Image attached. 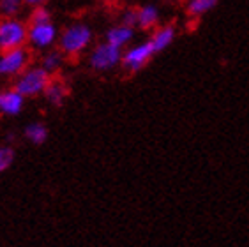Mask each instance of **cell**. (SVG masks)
Returning <instances> with one entry per match:
<instances>
[{"instance_id": "obj_1", "label": "cell", "mask_w": 249, "mask_h": 247, "mask_svg": "<svg viewBox=\"0 0 249 247\" xmlns=\"http://www.w3.org/2000/svg\"><path fill=\"white\" fill-rule=\"evenodd\" d=\"M94 43V30L85 21H72L60 30L57 48L67 58H76L89 52Z\"/></svg>"}, {"instance_id": "obj_2", "label": "cell", "mask_w": 249, "mask_h": 247, "mask_svg": "<svg viewBox=\"0 0 249 247\" xmlns=\"http://www.w3.org/2000/svg\"><path fill=\"white\" fill-rule=\"evenodd\" d=\"M52 78H53L52 74L44 71L39 64H36V66L30 64L19 76L15 78V85L13 87H15L21 95H25L27 99H32V97L43 95L44 88L48 87Z\"/></svg>"}, {"instance_id": "obj_3", "label": "cell", "mask_w": 249, "mask_h": 247, "mask_svg": "<svg viewBox=\"0 0 249 247\" xmlns=\"http://www.w3.org/2000/svg\"><path fill=\"white\" fill-rule=\"evenodd\" d=\"M29 43V23L18 16H0V50L23 48Z\"/></svg>"}, {"instance_id": "obj_4", "label": "cell", "mask_w": 249, "mask_h": 247, "mask_svg": "<svg viewBox=\"0 0 249 247\" xmlns=\"http://www.w3.org/2000/svg\"><path fill=\"white\" fill-rule=\"evenodd\" d=\"M120 60H122V50L106 43V41L92 44L89 55H87V64L96 72L113 71V69L120 67Z\"/></svg>"}, {"instance_id": "obj_5", "label": "cell", "mask_w": 249, "mask_h": 247, "mask_svg": "<svg viewBox=\"0 0 249 247\" xmlns=\"http://www.w3.org/2000/svg\"><path fill=\"white\" fill-rule=\"evenodd\" d=\"M32 64V53L27 46L0 50V80H15Z\"/></svg>"}, {"instance_id": "obj_6", "label": "cell", "mask_w": 249, "mask_h": 247, "mask_svg": "<svg viewBox=\"0 0 249 247\" xmlns=\"http://www.w3.org/2000/svg\"><path fill=\"white\" fill-rule=\"evenodd\" d=\"M154 55H158V53H156V50H154L152 43H150L149 39H145L142 43L129 44L127 48L122 50L120 67L125 72L134 74V72H140L142 69H145V67L149 66L150 60L154 58Z\"/></svg>"}, {"instance_id": "obj_7", "label": "cell", "mask_w": 249, "mask_h": 247, "mask_svg": "<svg viewBox=\"0 0 249 247\" xmlns=\"http://www.w3.org/2000/svg\"><path fill=\"white\" fill-rule=\"evenodd\" d=\"M58 34L60 30L57 25L52 21H43V23H29V46L34 52H46L57 46Z\"/></svg>"}, {"instance_id": "obj_8", "label": "cell", "mask_w": 249, "mask_h": 247, "mask_svg": "<svg viewBox=\"0 0 249 247\" xmlns=\"http://www.w3.org/2000/svg\"><path fill=\"white\" fill-rule=\"evenodd\" d=\"M27 97L21 95L15 87L0 88V115L5 117H16L23 111Z\"/></svg>"}, {"instance_id": "obj_9", "label": "cell", "mask_w": 249, "mask_h": 247, "mask_svg": "<svg viewBox=\"0 0 249 247\" xmlns=\"http://www.w3.org/2000/svg\"><path fill=\"white\" fill-rule=\"evenodd\" d=\"M134 35H136V29L120 21V23H117V25H111L110 29L106 30L105 41L113 44V46L120 48V50H124V48H127L129 44H133Z\"/></svg>"}, {"instance_id": "obj_10", "label": "cell", "mask_w": 249, "mask_h": 247, "mask_svg": "<svg viewBox=\"0 0 249 247\" xmlns=\"http://www.w3.org/2000/svg\"><path fill=\"white\" fill-rule=\"evenodd\" d=\"M177 39V27L172 23H164V25H158L156 29L150 34L149 41L152 43L156 53H161L164 50H168V46H172Z\"/></svg>"}, {"instance_id": "obj_11", "label": "cell", "mask_w": 249, "mask_h": 247, "mask_svg": "<svg viewBox=\"0 0 249 247\" xmlns=\"http://www.w3.org/2000/svg\"><path fill=\"white\" fill-rule=\"evenodd\" d=\"M138 18H136V29L140 30H154L159 25L161 11L156 4H143L136 7Z\"/></svg>"}, {"instance_id": "obj_12", "label": "cell", "mask_w": 249, "mask_h": 247, "mask_svg": "<svg viewBox=\"0 0 249 247\" xmlns=\"http://www.w3.org/2000/svg\"><path fill=\"white\" fill-rule=\"evenodd\" d=\"M43 97L48 101L52 106H62L64 101L69 97V87L64 80L60 78H52L48 87L44 88Z\"/></svg>"}, {"instance_id": "obj_13", "label": "cell", "mask_w": 249, "mask_h": 247, "mask_svg": "<svg viewBox=\"0 0 249 247\" xmlns=\"http://www.w3.org/2000/svg\"><path fill=\"white\" fill-rule=\"evenodd\" d=\"M64 62H66V55L58 48H52V50L43 52V55L39 58V66L43 67L46 72H50L52 76H55L64 67Z\"/></svg>"}, {"instance_id": "obj_14", "label": "cell", "mask_w": 249, "mask_h": 247, "mask_svg": "<svg viewBox=\"0 0 249 247\" xmlns=\"http://www.w3.org/2000/svg\"><path fill=\"white\" fill-rule=\"evenodd\" d=\"M219 4V0H187L186 4V13L189 18H201L207 13H211L212 9H216V5Z\"/></svg>"}, {"instance_id": "obj_15", "label": "cell", "mask_w": 249, "mask_h": 247, "mask_svg": "<svg viewBox=\"0 0 249 247\" xmlns=\"http://www.w3.org/2000/svg\"><path fill=\"white\" fill-rule=\"evenodd\" d=\"M23 134L32 145H43L48 140V127L43 122H32L25 127Z\"/></svg>"}, {"instance_id": "obj_16", "label": "cell", "mask_w": 249, "mask_h": 247, "mask_svg": "<svg viewBox=\"0 0 249 247\" xmlns=\"http://www.w3.org/2000/svg\"><path fill=\"white\" fill-rule=\"evenodd\" d=\"M23 5V0H0V16H18Z\"/></svg>"}, {"instance_id": "obj_17", "label": "cell", "mask_w": 249, "mask_h": 247, "mask_svg": "<svg viewBox=\"0 0 249 247\" xmlns=\"http://www.w3.org/2000/svg\"><path fill=\"white\" fill-rule=\"evenodd\" d=\"M52 11L46 5H37V7H32L27 23H43V21H52Z\"/></svg>"}, {"instance_id": "obj_18", "label": "cell", "mask_w": 249, "mask_h": 247, "mask_svg": "<svg viewBox=\"0 0 249 247\" xmlns=\"http://www.w3.org/2000/svg\"><path fill=\"white\" fill-rule=\"evenodd\" d=\"M13 161H15V150H13V147H7V145L0 147V173L9 170Z\"/></svg>"}, {"instance_id": "obj_19", "label": "cell", "mask_w": 249, "mask_h": 247, "mask_svg": "<svg viewBox=\"0 0 249 247\" xmlns=\"http://www.w3.org/2000/svg\"><path fill=\"white\" fill-rule=\"evenodd\" d=\"M136 18H138V13H136V7H129V9H125L122 13V23L125 25H131L136 29Z\"/></svg>"}, {"instance_id": "obj_20", "label": "cell", "mask_w": 249, "mask_h": 247, "mask_svg": "<svg viewBox=\"0 0 249 247\" xmlns=\"http://www.w3.org/2000/svg\"><path fill=\"white\" fill-rule=\"evenodd\" d=\"M48 2V0H23L25 5H29V7H37V5H44Z\"/></svg>"}]
</instances>
